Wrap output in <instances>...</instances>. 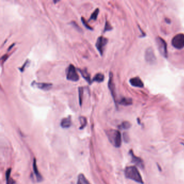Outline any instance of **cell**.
Returning a JSON list of instances; mask_svg holds the SVG:
<instances>
[{
	"label": "cell",
	"instance_id": "11",
	"mask_svg": "<svg viewBox=\"0 0 184 184\" xmlns=\"http://www.w3.org/2000/svg\"><path fill=\"white\" fill-rule=\"evenodd\" d=\"M130 83L134 87H143L144 83L141 79L139 77H133L130 79Z\"/></svg>",
	"mask_w": 184,
	"mask_h": 184
},
{
	"label": "cell",
	"instance_id": "6",
	"mask_svg": "<svg viewBox=\"0 0 184 184\" xmlns=\"http://www.w3.org/2000/svg\"><path fill=\"white\" fill-rule=\"evenodd\" d=\"M145 59L146 61L150 64H154L157 61L156 55L154 50L151 48H148L146 49L145 52Z\"/></svg>",
	"mask_w": 184,
	"mask_h": 184
},
{
	"label": "cell",
	"instance_id": "2",
	"mask_svg": "<svg viewBox=\"0 0 184 184\" xmlns=\"http://www.w3.org/2000/svg\"><path fill=\"white\" fill-rule=\"evenodd\" d=\"M107 137L110 142L116 148H119L122 144L120 132L117 130H110L107 132Z\"/></svg>",
	"mask_w": 184,
	"mask_h": 184
},
{
	"label": "cell",
	"instance_id": "5",
	"mask_svg": "<svg viewBox=\"0 0 184 184\" xmlns=\"http://www.w3.org/2000/svg\"><path fill=\"white\" fill-rule=\"evenodd\" d=\"M67 78L72 82H77L79 80V76L76 69L72 64H70L67 69Z\"/></svg>",
	"mask_w": 184,
	"mask_h": 184
},
{
	"label": "cell",
	"instance_id": "10",
	"mask_svg": "<svg viewBox=\"0 0 184 184\" xmlns=\"http://www.w3.org/2000/svg\"><path fill=\"white\" fill-rule=\"evenodd\" d=\"M32 85L35 86L36 87H38L40 89L43 90H49L50 89L52 84L51 83H37L36 82H33L32 83Z\"/></svg>",
	"mask_w": 184,
	"mask_h": 184
},
{
	"label": "cell",
	"instance_id": "16",
	"mask_svg": "<svg viewBox=\"0 0 184 184\" xmlns=\"http://www.w3.org/2000/svg\"><path fill=\"white\" fill-rule=\"evenodd\" d=\"M77 184H91L87 179L85 177L84 174H80L78 177Z\"/></svg>",
	"mask_w": 184,
	"mask_h": 184
},
{
	"label": "cell",
	"instance_id": "12",
	"mask_svg": "<svg viewBox=\"0 0 184 184\" xmlns=\"http://www.w3.org/2000/svg\"><path fill=\"white\" fill-rule=\"evenodd\" d=\"M33 170L34 174L35 175V176H36V179H37V182H40L41 181H42L43 178H42V176L41 174L40 173V172L38 171V169H37V165H36V160L35 158H34V159H33Z\"/></svg>",
	"mask_w": 184,
	"mask_h": 184
},
{
	"label": "cell",
	"instance_id": "21",
	"mask_svg": "<svg viewBox=\"0 0 184 184\" xmlns=\"http://www.w3.org/2000/svg\"><path fill=\"white\" fill-rule=\"evenodd\" d=\"M100 12V10L98 8H97L96 10L94 11V13H92L91 14V15L90 16V18L89 21L90 20H94L96 21L97 20V16L98 15V14Z\"/></svg>",
	"mask_w": 184,
	"mask_h": 184
},
{
	"label": "cell",
	"instance_id": "25",
	"mask_svg": "<svg viewBox=\"0 0 184 184\" xmlns=\"http://www.w3.org/2000/svg\"><path fill=\"white\" fill-rule=\"evenodd\" d=\"M30 64V61H29V60H27L26 62H25V63L23 64V65H22V67H21L20 68V70L21 72H23L24 71V70L26 69V67H28L29 65Z\"/></svg>",
	"mask_w": 184,
	"mask_h": 184
},
{
	"label": "cell",
	"instance_id": "13",
	"mask_svg": "<svg viewBox=\"0 0 184 184\" xmlns=\"http://www.w3.org/2000/svg\"><path fill=\"white\" fill-rule=\"evenodd\" d=\"M71 118L70 116H69L67 118H64L61 122V126L62 128H69L71 125Z\"/></svg>",
	"mask_w": 184,
	"mask_h": 184
},
{
	"label": "cell",
	"instance_id": "23",
	"mask_svg": "<svg viewBox=\"0 0 184 184\" xmlns=\"http://www.w3.org/2000/svg\"><path fill=\"white\" fill-rule=\"evenodd\" d=\"M113 29V27L111 26L109 22L108 21H106L105 23V28L104 29V32L107 31H110Z\"/></svg>",
	"mask_w": 184,
	"mask_h": 184
},
{
	"label": "cell",
	"instance_id": "8",
	"mask_svg": "<svg viewBox=\"0 0 184 184\" xmlns=\"http://www.w3.org/2000/svg\"><path fill=\"white\" fill-rule=\"evenodd\" d=\"M113 74L111 72H110V74H109V82H108V87L110 90V92H111V95L113 96L115 102L116 103V101L115 85V83L113 82Z\"/></svg>",
	"mask_w": 184,
	"mask_h": 184
},
{
	"label": "cell",
	"instance_id": "29",
	"mask_svg": "<svg viewBox=\"0 0 184 184\" xmlns=\"http://www.w3.org/2000/svg\"><path fill=\"white\" fill-rule=\"evenodd\" d=\"M14 45H15V44H12V45H11V46H10V48L9 49H8V50H10V49H11L12 48V47H13V46H14Z\"/></svg>",
	"mask_w": 184,
	"mask_h": 184
},
{
	"label": "cell",
	"instance_id": "4",
	"mask_svg": "<svg viewBox=\"0 0 184 184\" xmlns=\"http://www.w3.org/2000/svg\"><path fill=\"white\" fill-rule=\"evenodd\" d=\"M172 46L176 49H182L184 48V33L176 34L172 39Z\"/></svg>",
	"mask_w": 184,
	"mask_h": 184
},
{
	"label": "cell",
	"instance_id": "19",
	"mask_svg": "<svg viewBox=\"0 0 184 184\" xmlns=\"http://www.w3.org/2000/svg\"><path fill=\"white\" fill-rule=\"evenodd\" d=\"M83 87H79L78 88V94H79V105L81 106L83 103Z\"/></svg>",
	"mask_w": 184,
	"mask_h": 184
},
{
	"label": "cell",
	"instance_id": "17",
	"mask_svg": "<svg viewBox=\"0 0 184 184\" xmlns=\"http://www.w3.org/2000/svg\"><path fill=\"white\" fill-rule=\"evenodd\" d=\"M92 80L93 81H95L98 83H101L103 82L104 80V76L101 73H98L95 75V77H94Z\"/></svg>",
	"mask_w": 184,
	"mask_h": 184
},
{
	"label": "cell",
	"instance_id": "3",
	"mask_svg": "<svg viewBox=\"0 0 184 184\" xmlns=\"http://www.w3.org/2000/svg\"><path fill=\"white\" fill-rule=\"evenodd\" d=\"M156 43L158 46L159 51L165 58H167L168 57V50H167V45L164 39L160 37H157L156 38Z\"/></svg>",
	"mask_w": 184,
	"mask_h": 184
},
{
	"label": "cell",
	"instance_id": "28",
	"mask_svg": "<svg viewBox=\"0 0 184 184\" xmlns=\"http://www.w3.org/2000/svg\"><path fill=\"white\" fill-rule=\"evenodd\" d=\"M8 58V55H3L2 57H1V59L3 61H5V60Z\"/></svg>",
	"mask_w": 184,
	"mask_h": 184
},
{
	"label": "cell",
	"instance_id": "20",
	"mask_svg": "<svg viewBox=\"0 0 184 184\" xmlns=\"http://www.w3.org/2000/svg\"><path fill=\"white\" fill-rule=\"evenodd\" d=\"M79 120H80V123H81V127L80 129H83L85 127V126L87 125V120L86 118L84 117H81L79 118Z\"/></svg>",
	"mask_w": 184,
	"mask_h": 184
},
{
	"label": "cell",
	"instance_id": "1",
	"mask_svg": "<svg viewBox=\"0 0 184 184\" xmlns=\"http://www.w3.org/2000/svg\"><path fill=\"white\" fill-rule=\"evenodd\" d=\"M125 175L128 179H131L140 184H143V181L139 172L135 166H128L125 170Z\"/></svg>",
	"mask_w": 184,
	"mask_h": 184
},
{
	"label": "cell",
	"instance_id": "24",
	"mask_svg": "<svg viewBox=\"0 0 184 184\" xmlns=\"http://www.w3.org/2000/svg\"><path fill=\"white\" fill-rule=\"evenodd\" d=\"M81 21H82V23L83 24V25H84L87 28L89 29V30H92V29H93L89 25V24L87 23V22L85 21V20L84 18L83 17H82Z\"/></svg>",
	"mask_w": 184,
	"mask_h": 184
},
{
	"label": "cell",
	"instance_id": "15",
	"mask_svg": "<svg viewBox=\"0 0 184 184\" xmlns=\"http://www.w3.org/2000/svg\"><path fill=\"white\" fill-rule=\"evenodd\" d=\"M119 104L120 105L124 106H128L132 104V100L130 98H126L123 97L119 102Z\"/></svg>",
	"mask_w": 184,
	"mask_h": 184
},
{
	"label": "cell",
	"instance_id": "9",
	"mask_svg": "<svg viewBox=\"0 0 184 184\" xmlns=\"http://www.w3.org/2000/svg\"><path fill=\"white\" fill-rule=\"evenodd\" d=\"M130 154L131 159H132V162L134 164H136V165L138 167H141V169H143L144 165L143 161L142 160V159L135 156L133 154L132 150H130Z\"/></svg>",
	"mask_w": 184,
	"mask_h": 184
},
{
	"label": "cell",
	"instance_id": "7",
	"mask_svg": "<svg viewBox=\"0 0 184 184\" xmlns=\"http://www.w3.org/2000/svg\"><path fill=\"white\" fill-rule=\"evenodd\" d=\"M108 40L103 36H100L97 39L96 43V47L97 48L98 51H99L100 54L101 56H102L104 50L105 46L106 45Z\"/></svg>",
	"mask_w": 184,
	"mask_h": 184
},
{
	"label": "cell",
	"instance_id": "22",
	"mask_svg": "<svg viewBox=\"0 0 184 184\" xmlns=\"http://www.w3.org/2000/svg\"><path fill=\"white\" fill-rule=\"evenodd\" d=\"M120 128L122 129H128L131 127V124L128 122H124L119 126Z\"/></svg>",
	"mask_w": 184,
	"mask_h": 184
},
{
	"label": "cell",
	"instance_id": "26",
	"mask_svg": "<svg viewBox=\"0 0 184 184\" xmlns=\"http://www.w3.org/2000/svg\"><path fill=\"white\" fill-rule=\"evenodd\" d=\"M71 23L72 24V26H74V27H75V28H76L77 30L79 31H81V28H80L79 26H78L77 24L75 23V22H74V21H72V22Z\"/></svg>",
	"mask_w": 184,
	"mask_h": 184
},
{
	"label": "cell",
	"instance_id": "18",
	"mask_svg": "<svg viewBox=\"0 0 184 184\" xmlns=\"http://www.w3.org/2000/svg\"><path fill=\"white\" fill-rule=\"evenodd\" d=\"M10 173H11V169H8L5 173V178H6L7 184H15L14 180L13 179H11V178H10Z\"/></svg>",
	"mask_w": 184,
	"mask_h": 184
},
{
	"label": "cell",
	"instance_id": "30",
	"mask_svg": "<svg viewBox=\"0 0 184 184\" xmlns=\"http://www.w3.org/2000/svg\"><path fill=\"white\" fill-rule=\"evenodd\" d=\"M183 145L184 146V144H183Z\"/></svg>",
	"mask_w": 184,
	"mask_h": 184
},
{
	"label": "cell",
	"instance_id": "27",
	"mask_svg": "<svg viewBox=\"0 0 184 184\" xmlns=\"http://www.w3.org/2000/svg\"><path fill=\"white\" fill-rule=\"evenodd\" d=\"M123 138H124V141H126V142H127V141H128V137L127 134L124 133V134L123 135Z\"/></svg>",
	"mask_w": 184,
	"mask_h": 184
},
{
	"label": "cell",
	"instance_id": "14",
	"mask_svg": "<svg viewBox=\"0 0 184 184\" xmlns=\"http://www.w3.org/2000/svg\"><path fill=\"white\" fill-rule=\"evenodd\" d=\"M80 73L82 75V77H83L87 81L89 84H91L92 83V81L91 80V77H90V75L89 73L87 72V70L86 69H78Z\"/></svg>",
	"mask_w": 184,
	"mask_h": 184
}]
</instances>
